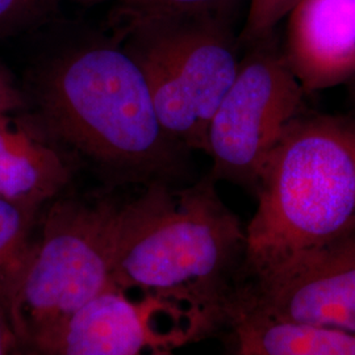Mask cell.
I'll return each mask as SVG.
<instances>
[{
	"mask_svg": "<svg viewBox=\"0 0 355 355\" xmlns=\"http://www.w3.org/2000/svg\"><path fill=\"white\" fill-rule=\"evenodd\" d=\"M209 175L174 190L153 182L119 205L114 284L179 308L203 337L229 313L243 282L246 228Z\"/></svg>",
	"mask_w": 355,
	"mask_h": 355,
	"instance_id": "cell-1",
	"label": "cell"
},
{
	"mask_svg": "<svg viewBox=\"0 0 355 355\" xmlns=\"http://www.w3.org/2000/svg\"><path fill=\"white\" fill-rule=\"evenodd\" d=\"M35 98L45 124L114 178L171 183L183 173L186 148L166 133L140 64L117 42L53 60Z\"/></svg>",
	"mask_w": 355,
	"mask_h": 355,
	"instance_id": "cell-2",
	"label": "cell"
},
{
	"mask_svg": "<svg viewBox=\"0 0 355 355\" xmlns=\"http://www.w3.org/2000/svg\"><path fill=\"white\" fill-rule=\"evenodd\" d=\"M245 278L355 233V120L299 116L257 182Z\"/></svg>",
	"mask_w": 355,
	"mask_h": 355,
	"instance_id": "cell-3",
	"label": "cell"
},
{
	"mask_svg": "<svg viewBox=\"0 0 355 355\" xmlns=\"http://www.w3.org/2000/svg\"><path fill=\"white\" fill-rule=\"evenodd\" d=\"M119 205L61 199L51 204L10 315L31 355H42L64 322L114 284Z\"/></svg>",
	"mask_w": 355,
	"mask_h": 355,
	"instance_id": "cell-4",
	"label": "cell"
},
{
	"mask_svg": "<svg viewBox=\"0 0 355 355\" xmlns=\"http://www.w3.org/2000/svg\"><path fill=\"white\" fill-rule=\"evenodd\" d=\"M304 95L272 37L250 45L208 127V175L255 190L270 154L304 114Z\"/></svg>",
	"mask_w": 355,
	"mask_h": 355,
	"instance_id": "cell-5",
	"label": "cell"
},
{
	"mask_svg": "<svg viewBox=\"0 0 355 355\" xmlns=\"http://www.w3.org/2000/svg\"><path fill=\"white\" fill-rule=\"evenodd\" d=\"M233 304L355 334V233L248 277Z\"/></svg>",
	"mask_w": 355,
	"mask_h": 355,
	"instance_id": "cell-6",
	"label": "cell"
},
{
	"mask_svg": "<svg viewBox=\"0 0 355 355\" xmlns=\"http://www.w3.org/2000/svg\"><path fill=\"white\" fill-rule=\"evenodd\" d=\"M200 338L179 308L111 287L64 322L42 355H142L174 352Z\"/></svg>",
	"mask_w": 355,
	"mask_h": 355,
	"instance_id": "cell-7",
	"label": "cell"
},
{
	"mask_svg": "<svg viewBox=\"0 0 355 355\" xmlns=\"http://www.w3.org/2000/svg\"><path fill=\"white\" fill-rule=\"evenodd\" d=\"M125 40L144 44L170 66L209 127L241 61L224 17L173 21L136 32Z\"/></svg>",
	"mask_w": 355,
	"mask_h": 355,
	"instance_id": "cell-8",
	"label": "cell"
},
{
	"mask_svg": "<svg viewBox=\"0 0 355 355\" xmlns=\"http://www.w3.org/2000/svg\"><path fill=\"white\" fill-rule=\"evenodd\" d=\"M283 58L305 94L355 79V0H295Z\"/></svg>",
	"mask_w": 355,
	"mask_h": 355,
	"instance_id": "cell-9",
	"label": "cell"
},
{
	"mask_svg": "<svg viewBox=\"0 0 355 355\" xmlns=\"http://www.w3.org/2000/svg\"><path fill=\"white\" fill-rule=\"evenodd\" d=\"M70 180L60 154L0 116V198L41 209Z\"/></svg>",
	"mask_w": 355,
	"mask_h": 355,
	"instance_id": "cell-10",
	"label": "cell"
},
{
	"mask_svg": "<svg viewBox=\"0 0 355 355\" xmlns=\"http://www.w3.org/2000/svg\"><path fill=\"white\" fill-rule=\"evenodd\" d=\"M228 324L239 355H355L354 333L274 318L246 305H232Z\"/></svg>",
	"mask_w": 355,
	"mask_h": 355,
	"instance_id": "cell-11",
	"label": "cell"
},
{
	"mask_svg": "<svg viewBox=\"0 0 355 355\" xmlns=\"http://www.w3.org/2000/svg\"><path fill=\"white\" fill-rule=\"evenodd\" d=\"M236 0H117L108 16L114 42L152 26L173 21L223 16Z\"/></svg>",
	"mask_w": 355,
	"mask_h": 355,
	"instance_id": "cell-12",
	"label": "cell"
},
{
	"mask_svg": "<svg viewBox=\"0 0 355 355\" xmlns=\"http://www.w3.org/2000/svg\"><path fill=\"white\" fill-rule=\"evenodd\" d=\"M38 212L35 207L0 198V302L8 311L36 241Z\"/></svg>",
	"mask_w": 355,
	"mask_h": 355,
	"instance_id": "cell-13",
	"label": "cell"
},
{
	"mask_svg": "<svg viewBox=\"0 0 355 355\" xmlns=\"http://www.w3.org/2000/svg\"><path fill=\"white\" fill-rule=\"evenodd\" d=\"M60 0H0V38L10 37L49 21Z\"/></svg>",
	"mask_w": 355,
	"mask_h": 355,
	"instance_id": "cell-14",
	"label": "cell"
},
{
	"mask_svg": "<svg viewBox=\"0 0 355 355\" xmlns=\"http://www.w3.org/2000/svg\"><path fill=\"white\" fill-rule=\"evenodd\" d=\"M295 0H250L240 41L248 46L272 37Z\"/></svg>",
	"mask_w": 355,
	"mask_h": 355,
	"instance_id": "cell-15",
	"label": "cell"
},
{
	"mask_svg": "<svg viewBox=\"0 0 355 355\" xmlns=\"http://www.w3.org/2000/svg\"><path fill=\"white\" fill-rule=\"evenodd\" d=\"M0 355H31L13 325L10 311L0 302Z\"/></svg>",
	"mask_w": 355,
	"mask_h": 355,
	"instance_id": "cell-16",
	"label": "cell"
},
{
	"mask_svg": "<svg viewBox=\"0 0 355 355\" xmlns=\"http://www.w3.org/2000/svg\"><path fill=\"white\" fill-rule=\"evenodd\" d=\"M26 107L24 95L16 89L12 80L0 69V116L20 111Z\"/></svg>",
	"mask_w": 355,
	"mask_h": 355,
	"instance_id": "cell-17",
	"label": "cell"
},
{
	"mask_svg": "<svg viewBox=\"0 0 355 355\" xmlns=\"http://www.w3.org/2000/svg\"><path fill=\"white\" fill-rule=\"evenodd\" d=\"M150 355H174L173 352H164V353H153Z\"/></svg>",
	"mask_w": 355,
	"mask_h": 355,
	"instance_id": "cell-18",
	"label": "cell"
}]
</instances>
